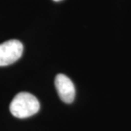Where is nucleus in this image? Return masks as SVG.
Segmentation results:
<instances>
[{
  "label": "nucleus",
  "instance_id": "nucleus-4",
  "mask_svg": "<svg viewBox=\"0 0 131 131\" xmlns=\"http://www.w3.org/2000/svg\"><path fill=\"white\" fill-rule=\"evenodd\" d=\"M54 1H56V2H59V1H61V0H54Z\"/></svg>",
  "mask_w": 131,
  "mask_h": 131
},
{
  "label": "nucleus",
  "instance_id": "nucleus-3",
  "mask_svg": "<svg viewBox=\"0 0 131 131\" xmlns=\"http://www.w3.org/2000/svg\"><path fill=\"white\" fill-rule=\"evenodd\" d=\"M59 97L65 103H72L75 98V87L72 80L64 74H58L54 79Z\"/></svg>",
  "mask_w": 131,
  "mask_h": 131
},
{
  "label": "nucleus",
  "instance_id": "nucleus-2",
  "mask_svg": "<svg viewBox=\"0 0 131 131\" xmlns=\"http://www.w3.org/2000/svg\"><path fill=\"white\" fill-rule=\"evenodd\" d=\"M23 44L16 39H11L0 43V67L13 64L21 57Z\"/></svg>",
  "mask_w": 131,
  "mask_h": 131
},
{
  "label": "nucleus",
  "instance_id": "nucleus-1",
  "mask_svg": "<svg viewBox=\"0 0 131 131\" xmlns=\"http://www.w3.org/2000/svg\"><path fill=\"white\" fill-rule=\"evenodd\" d=\"M40 104L36 96L27 92H20L13 98L9 105L11 114L18 118H26L39 111Z\"/></svg>",
  "mask_w": 131,
  "mask_h": 131
}]
</instances>
